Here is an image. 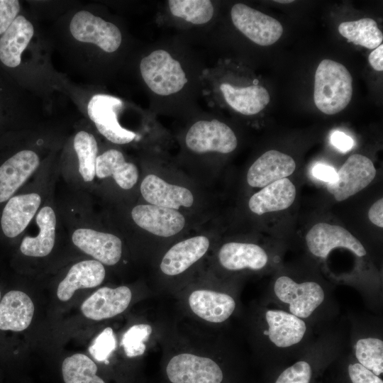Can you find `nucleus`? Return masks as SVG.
Here are the masks:
<instances>
[{
    "instance_id": "nucleus-35",
    "label": "nucleus",
    "mask_w": 383,
    "mask_h": 383,
    "mask_svg": "<svg viewBox=\"0 0 383 383\" xmlns=\"http://www.w3.org/2000/svg\"><path fill=\"white\" fill-rule=\"evenodd\" d=\"M116 340L111 328L104 329L93 340L89 348L91 355L99 362H107L115 350Z\"/></svg>"
},
{
    "instance_id": "nucleus-29",
    "label": "nucleus",
    "mask_w": 383,
    "mask_h": 383,
    "mask_svg": "<svg viewBox=\"0 0 383 383\" xmlns=\"http://www.w3.org/2000/svg\"><path fill=\"white\" fill-rule=\"evenodd\" d=\"M338 32L348 42L368 49H375L383 40L377 22L370 18L343 22L338 26Z\"/></svg>"
},
{
    "instance_id": "nucleus-37",
    "label": "nucleus",
    "mask_w": 383,
    "mask_h": 383,
    "mask_svg": "<svg viewBox=\"0 0 383 383\" xmlns=\"http://www.w3.org/2000/svg\"><path fill=\"white\" fill-rule=\"evenodd\" d=\"M20 11L17 0H0V35L11 25Z\"/></svg>"
},
{
    "instance_id": "nucleus-27",
    "label": "nucleus",
    "mask_w": 383,
    "mask_h": 383,
    "mask_svg": "<svg viewBox=\"0 0 383 383\" xmlns=\"http://www.w3.org/2000/svg\"><path fill=\"white\" fill-rule=\"evenodd\" d=\"M95 175L100 179L113 176L121 188L130 189L138 181V171L134 164L125 160L121 152L111 149L97 156Z\"/></svg>"
},
{
    "instance_id": "nucleus-11",
    "label": "nucleus",
    "mask_w": 383,
    "mask_h": 383,
    "mask_svg": "<svg viewBox=\"0 0 383 383\" xmlns=\"http://www.w3.org/2000/svg\"><path fill=\"white\" fill-rule=\"evenodd\" d=\"M131 216L138 226L162 237L176 235L185 225L184 216L177 210L152 204L135 206Z\"/></svg>"
},
{
    "instance_id": "nucleus-38",
    "label": "nucleus",
    "mask_w": 383,
    "mask_h": 383,
    "mask_svg": "<svg viewBox=\"0 0 383 383\" xmlns=\"http://www.w3.org/2000/svg\"><path fill=\"white\" fill-rule=\"evenodd\" d=\"M348 374L353 383H383L378 376L360 363L349 365Z\"/></svg>"
},
{
    "instance_id": "nucleus-26",
    "label": "nucleus",
    "mask_w": 383,
    "mask_h": 383,
    "mask_svg": "<svg viewBox=\"0 0 383 383\" xmlns=\"http://www.w3.org/2000/svg\"><path fill=\"white\" fill-rule=\"evenodd\" d=\"M220 90L226 102L233 110L245 116L258 113L270 101L268 91L259 84L238 87L223 83L220 86Z\"/></svg>"
},
{
    "instance_id": "nucleus-4",
    "label": "nucleus",
    "mask_w": 383,
    "mask_h": 383,
    "mask_svg": "<svg viewBox=\"0 0 383 383\" xmlns=\"http://www.w3.org/2000/svg\"><path fill=\"white\" fill-rule=\"evenodd\" d=\"M276 297L289 306V313L306 318L323 302L325 293L315 282L297 283L287 276L278 277L274 284Z\"/></svg>"
},
{
    "instance_id": "nucleus-8",
    "label": "nucleus",
    "mask_w": 383,
    "mask_h": 383,
    "mask_svg": "<svg viewBox=\"0 0 383 383\" xmlns=\"http://www.w3.org/2000/svg\"><path fill=\"white\" fill-rule=\"evenodd\" d=\"M375 175L372 160L365 155L354 154L341 166L336 180L328 183L327 189L336 201H342L367 187Z\"/></svg>"
},
{
    "instance_id": "nucleus-2",
    "label": "nucleus",
    "mask_w": 383,
    "mask_h": 383,
    "mask_svg": "<svg viewBox=\"0 0 383 383\" xmlns=\"http://www.w3.org/2000/svg\"><path fill=\"white\" fill-rule=\"evenodd\" d=\"M141 76L155 94L168 96L179 92L187 78L179 61L165 50H156L140 63Z\"/></svg>"
},
{
    "instance_id": "nucleus-44",
    "label": "nucleus",
    "mask_w": 383,
    "mask_h": 383,
    "mask_svg": "<svg viewBox=\"0 0 383 383\" xmlns=\"http://www.w3.org/2000/svg\"><path fill=\"white\" fill-rule=\"evenodd\" d=\"M1 297H2V294H1V291L0 289V301H1Z\"/></svg>"
},
{
    "instance_id": "nucleus-23",
    "label": "nucleus",
    "mask_w": 383,
    "mask_h": 383,
    "mask_svg": "<svg viewBox=\"0 0 383 383\" xmlns=\"http://www.w3.org/2000/svg\"><path fill=\"white\" fill-rule=\"evenodd\" d=\"M296 188L287 178L275 181L254 194L248 206L257 215L288 209L294 201Z\"/></svg>"
},
{
    "instance_id": "nucleus-17",
    "label": "nucleus",
    "mask_w": 383,
    "mask_h": 383,
    "mask_svg": "<svg viewBox=\"0 0 383 383\" xmlns=\"http://www.w3.org/2000/svg\"><path fill=\"white\" fill-rule=\"evenodd\" d=\"M41 197L37 193H28L11 197L1 218V226L8 238H15L28 226L37 212Z\"/></svg>"
},
{
    "instance_id": "nucleus-40",
    "label": "nucleus",
    "mask_w": 383,
    "mask_h": 383,
    "mask_svg": "<svg viewBox=\"0 0 383 383\" xmlns=\"http://www.w3.org/2000/svg\"><path fill=\"white\" fill-rule=\"evenodd\" d=\"M312 174L316 178L328 183L333 182L337 179L335 169L324 164H316L312 169Z\"/></svg>"
},
{
    "instance_id": "nucleus-39",
    "label": "nucleus",
    "mask_w": 383,
    "mask_h": 383,
    "mask_svg": "<svg viewBox=\"0 0 383 383\" xmlns=\"http://www.w3.org/2000/svg\"><path fill=\"white\" fill-rule=\"evenodd\" d=\"M331 144L343 152L349 151L353 147L354 142L351 137L341 131H334L330 136Z\"/></svg>"
},
{
    "instance_id": "nucleus-43",
    "label": "nucleus",
    "mask_w": 383,
    "mask_h": 383,
    "mask_svg": "<svg viewBox=\"0 0 383 383\" xmlns=\"http://www.w3.org/2000/svg\"><path fill=\"white\" fill-rule=\"evenodd\" d=\"M275 2H277V3H279V4H289V3H292L294 1H292V0H277V1H274Z\"/></svg>"
},
{
    "instance_id": "nucleus-14",
    "label": "nucleus",
    "mask_w": 383,
    "mask_h": 383,
    "mask_svg": "<svg viewBox=\"0 0 383 383\" xmlns=\"http://www.w3.org/2000/svg\"><path fill=\"white\" fill-rule=\"evenodd\" d=\"M296 168L294 159L276 150L263 153L250 167L247 182L252 187H264L275 181L287 178Z\"/></svg>"
},
{
    "instance_id": "nucleus-15",
    "label": "nucleus",
    "mask_w": 383,
    "mask_h": 383,
    "mask_svg": "<svg viewBox=\"0 0 383 383\" xmlns=\"http://www.w3.org/2000/svg\"><path fill=\"white\" fill-rule=\"evenodd\" d=\"M38 155L32 150L18 152L0 166V203L9 199L37 170Z\"/></svg>"
},
{
    "instance_id": "nucleus-41",
    "label": "nucleus",
    "mask_w": 383,
    "mask_h": 383,
    "mask_svg": "<svg viewBox=\"0 0 383 383\" xmlns=\"http://www.w3.org/2000/svg\"><path fill=\"white\" fill-rule=\"evenodd\" d=\"M370 221L378 227H383V199L375 201L368 211Z\"/></svg>"
},
{
    "instance_id": "nucleus-12",
    "label": "nucleus",
    "mask_w": 383,
    "mask_h": 383,
    "mask_svg": "<svg viewBox=\"0 0 383 383\" xmlns=\"http://www.w3.org/2000/svg\"><path fill=\"white\" fill-rule=\"evenodd\" d=\"M73 243L84 252L106 265H116L122 254V242L115 235L90 228H78L72 234Z\"/></svg>"
},
{
    "instance_id": "nucleus-1",
    "label": "nucleus",
    "mask_w": 383,
    "mask_h": 383,
    "mask_svg": "<svg viewBox=\"0 0 383 383\" xmlns=\"http://www.w3.org/2000/svg\"><path fill=\"white\" fill-rule=\"evenodd\" d=\"M353 95V78L348 69L332 60H323L315 73L313 100L323 113L333 115L343 111Z\"/></svg>"
},
{
    "instance_id": "nucleus-22",
    "label": "nucleus",
    "mask_w": 383,
    "mask_h": 383,
    "mask_svg": "<svg viewBox=\"0 0 383 383\" xmlns=\"http://www.w3.org/2000/svg\"><path fill=\"white\" fill-rule=\"evenodd\" d=\"M106 271L97 260H84L74 264L60 282L57 296L60 301L70 300L79 289L93 288L104 281Z\"/></svg>"
},
{
    "instance_id": "nucleus-36",
    "label": "nucleus",
    "mask_w": 383,
    "mask_h": 383,
    "mask_svg": "<svg viewBox=\"0 0 383 383\" xmlns=\"http://www.w3.org/2000/svg\"><path fill=\"white\" fill-rule=\"evenodd\" d=\"M312 375L311 365L299 361L284 370L275 383H309Z\"/></svg>"
},
{
    "instance_id": "nucleus-20",
    "label": "nucleus",
    "mask_w": 383,
    "mask_h": 383,
    "mask_svg": "<svg viewBox=\"0 0 383 383\" xmlns=\"http://www.w3.org/2000/svg\"><path fill=\"white\" fill-rule=\"evenodd\" d=\"M209 247V239L195 236L177 243L164 255L160 263L162 272L170 276L182 273L201 258Z\"/></svg>"
},
{
    "instance_id": "nucleus-13",
    "label": "nucleus",
    "mask_w": 383,
    "mask_h": 383,
    "mask_svg": "<svg viewBox=\"0 0 383 383\" xmlns=\"http://www.w3.org/2000/svg\"><path fill=\"white\" fill-rule=\"evenodd\" d=\"M132 298L131 289L126 286L116 288L102 287L96 290L81 306L87 318L101 321L123 312Z\"/></svg>"
},
{
    "instance_id": "nucleus-18",
    "label": "nucleus",
    "mask_w": 383,
    "mask_h": 383,
    "mask_svg": "<svg viewBox=\"0 0 383 383\" xmlns=\"http://www.w3.org/2000/svg\"><path fill=\"white\" fill-rule=\"evenodd\" d=\"M34 304L30 296L20 290H10L0 301V331L21 332L30 324Z\"/></svg>"
},
{
    "instance_id": "nucleus-3",
    "label": "nucleus",
    "mask_w": 383,
    "mask_h": 383,
    "mask_svg": "<svg viewBox=\"0 0 383 383\" xmlns=\"http://www.w3.org/2000/svg\"><path fill=\"white\" fill-rule=\"evenodd\" d=\"M231 16L239 31L261 46L274 44L283 33V27L278 20L242 3L233 6Z\"/></svg>"
},
{
    "instance_id": "nucleus-24",
    "label": "nucleus",
    "mask_w": 383,
    "mask_h": 383,
    "mask_svg": "<svg viewBox=\"0 0 383 383\" xmlns=\"http://www.w3.org/2000/svg\"><path fill=\"white\" fill-rule=\"evenodd\" d=\"M218 260L228 270L245 268L258 270L267 265L268 256L265 250L256 244L231 242L221 248Z\"/></svg>"
},
{
    "instance_id": "nucleus-9",
    "label": "nucleus",
    "mask_w": 383,
    "mask_h": 383,
    "mask_svg": "<svg viewBox=\"0 0 383 383\" xmlns=\"http://www.w3.org/2000/svg\"><path fill=\"white\" fill-rule=\"evenodd\" d=\"M166 373L172 383H221L223 372L213 360L190 353L171 358Z\"/></svg>"
},
{
    "instance_id": "nucleus-25",
    "label": "nucleus",
    "mask_w": 383,
    "mask_h": 383,
    "mask_svg": "<svg viewBox=\"0 0 383 383\" xmlns=\"http://www.w3.org/2000/svg\"><path fill=\"white\" fill-rule=\"evenodd\" d=\"M34 33L33 24L23 16H18L0 38V60L7 67L20 65L21 54Z\"/></svg>"
},
{
    "instance_id": "nucleus-32",
    "label": "nucleus",
    "mask_w": 383,
    "mask_h": 383,
    "mask_svg": "<svg viewBox=\"0 0 383 383\" xmlns=\"http://www.w3.org/2000/svg\"><path fill=\"white\" fill-rule=\"evenodd\" d=\"M74 148L77 155L79 172L85 182H91L95 177V165L98 145L93 135L86 131L78 132L74 138Z\"/></svg>"
},
{
    "instance_id": "nucleus-5",
    "label": "nucleus",
    "mask_w": 383,
    "mask_h": 383,
    "mask_svg": "<svg viewBox=\"0 0 383 383\" xmlns=\"http://www.w3.org/2000/svg\"><path fill=\"white\" fill-rule=\"evenodd\" d=\"M185 142L190 150L199 154L209 152L226 154L233 152L238 145L233 130L216 119L194 123L186 135Z\"/></svg>"
},
{
    "instance_id": "nucleus-28",
    "label": "nucleus",
    "mask_w": 383,
    "mask_h": 383,
    "mask_svg": "<svg viewBox=\"0 0 383 383\" xmlns=\"http://www.w3.org/2000/svg\"><path fill=\"white\" fill-rule=\"evenodd\" d=\"M39 233L35 237H25L20 245L21 252L30 257H45L52 251L55 239L56 217L50 206L42 208L36 217Z\"/></svg>"
},
{
    "instance_id": "nucleus-30",
    "label": "nucleus",
    "mask_w": 383,
    "mask_h": 383,
    "mask_svg": "<svg viewBox=\"0 0 383 383\" xmlns=\"http://www.w3.org/2000/svg\"><path fill=\"white\" fill-rule=\"evenodd\" d=\"M97 366L84 354L77 353L65 358L62 373L65 383H105L96 375Z\"/></svg>"
},
{
    "instance_id": "nucleus-19",
    "label": "nucleus",
    "mask_w": 383,
    "mask_h": 383,
    "mask_svg": "<svg viewBox=\"0 0 383 383\" xmlns=\"http://www.w3.org/2000/svg\"><path fill=\"white\" fill-rule=\"evenodd\" d=\"M268 328L266 332L270 340L281 348L294 345L303 339L306 325L289 312L278 309L267 310L265 315Z\"/></svg>"
},
{
    "instance_id": "nucleus-33",
    "label": "nucleus",
    "mask_w": 383,
    "mask_h": 383,
    "mask_svg": "<svg viewBox=\"0 0 383 383\" xmlns=\"http://www.w3.org/2000/svg\"><path fill=\"white\" fill-rule=\"evenodd\" d=\"M355 356L359 363L377 376L383 372V341L376 338H364L355 344Z\"/></svg>"
},
{
    "instance_id": "nucleus-42",
    "label": "nucleus",
    "mask_w": 383,
    "mask_h": 383,
    "mask_svg": "<svg viewBox=\"0 0 383 383\" xmlns=\"http://www.w3.org/2000/svg\"><path fill=\"white\" fill-rule=\"evenodd\" d=\"M368 61L372 67L381 72L383 70V45L382 43L370 54Z\"/></svg>"
},
{
    "instance_id": "nucleus-34",
    "label": "nucleus",
    "mask_w": 383,
    "mask_h": 383,
    "mask_svg": "<svg viewBox=\"0 0 383 383\" xmlns=\"http://www.w3.org/2000/svg\"><path fill=\"white\" fill-rule=\"evenodd\" d=\"M152 333V327L145 323L131 326L123 335L121 345L129 357L142 355L146 349L145 342Z\"/></svg>"
},
{
    "instance_id": "nucleus-21",
    "label": "nucleus",
    "mask_w": 383,
    "mask_h": 383,
    "mask_svg": "<svg viewBox=\"0 0 383 383\" xmlns=\"http://www.w3.org/2000/svg\"><path fill=\"white\" fill-rule=\"evenodd\" d=\"M189 305L201 318L211 323H222L233 313L235 301L227 294L199 289L191 293Z\"/></svg>"
},
{
    "instance_id": "nucleus-16",
    "label": "nucleus",
    "mask_w": 383,
    "mask_h": 383,
    "mask_svg": "<svg viewBox=\"0 0 383 383\" xmlns=\"http://www.w3.org/2000/svg\"><path fill=\"white\" fill-rule=\"evenodd\" d=\"M140 192L150 204L176 210L180 206L190 207L194 202V196L188 189L169 184L152 174L143 180Z\"/></svg>"
},
{
    "instance_id": "nucleus-6",
    "label": "nucleus",
    "mask_w": 383,
    "mask_h": 383,
    "mask_svg": "<svg viewBox=\"0 0 383 383\" xmlns=\"http://www.w3.org/2000/svg\"><path fill=\"white\" fill-rule=\"evenodd\" d=\"M123 106L119 98L102 94L94 95L87 105L88 115L98 131L109 141L121 145L131 142L136 136L118 121V112Z\"/></svg>"
},
{
    "instance_id": "nucleus-10",
    "label": "nucleus",
    "mask_w": 383,
    "mask_h": 383,
    "mask_svg": "<svg viewBox=\"0 0 383 383\" xmlns=\"http://www.w3.org/2000/svg\"><path fill=\"white\" fill-rule=\"evenodd\" d=\"M306 242L310 252L321 258H326L335 248H347L358 257L367 253L360 240L348 230L327 223L314 225L307 233Z\"/></svg>"
},
{
    "instance_id": "nucleus-31",
    "label": "nucleus",
    "mask_w": 383,
    "mask_h": 383,
    "mask_svg": "<svg viewBox=\"0 0 383 383\" xmlns=\"http://www.w3.org/2000/svg\"><path fill=\"white\" fill-rule=\"evenodd\" d=\"M168 6L174 16L196 25L206 23L214 13L209 0H170Z\"/></svg>"
},
{
    "instance_id": "nucleus-7",
    "label": "nucleus",
    "mask_w": 383,
    "mask_h": 383,
    "mask_svg": "<svg viewBox=\"0 0 383 383\" xmlns=\"http://www.w3.org/2000/svg\"><path fill=\"white\" fill-rule=\"evenodd\" d=\"M70 29L76 40L94 43L106 52L117 50L122 42L121 33L116 25L87 11L73 16Z\"/></svg>"
}]
</instances>
